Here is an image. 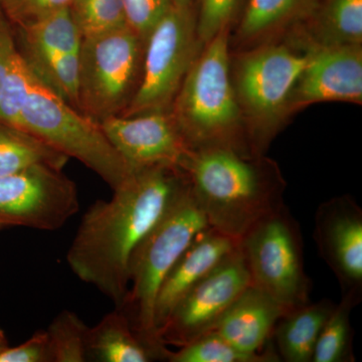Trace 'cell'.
Listing matches in <instances>:
<instances>
[{"mask_svg":"<svg viewBox=\"0 0 362 362\" xmlns=\"http://www.w3.org/2000/svg\"><path fill=\"white\" fill-rule=\"evenodd\" d=\"M187 175L171 166L133 171L109 201L88 209L66 262L83 282L93 285L120 307L129 289L135 250L187 189Z\"/></svg>","mask_w":362,"mask_h":362,"instance_id":"cell-1","label":"cell"},{"mask_svg":"<svg viewBox=\"0 0 362 362\" xmlns=\"http://www.w3.org/2000/svg\"><path fill=\"white\" fill-rule=\"evenodd\" d=\"M165 361L169 362H276L281 361L272 341L263 351L247 354L226 341L214 331H209L194 341L168 350Z\"/></svg>","mask_w":362,"mask_h":362,"instance_id":"cell-24","label":"cell"},{"mask_svg":"<svg viewBox=\"0 0 362 362\" xmlns=\"http://www.w3.org/2000/svg\"><path fill=\"white\" fill-rule=\"evenodd\" d=\"M18 52L11 30L0 16V88Z\"/></svg>","mask_w":362,"mask_h":362,"instance_id":"cell-32","label":"cell"},{"mask_svg":"<svg viewBox=\"0 0 362 362\" xmlns=\"http://www.w3.org/2000/svg\"><path fill=\"white\" fill-rule=\"evenodd\" d=\"M285 311L266 293L250 285L213 328L214 332L247 354L263 351Z\"/></svg>","mask_w":362,"mask_h":362,"instance_id":"cell-16","label":"cell"},{"mask_svg":"<svg viewBox=\"0 0 362 362\" xmlns=\"http://www.w3.org/2000/svg\"><path fill=\"white\" fill-rule=\"evenodd\" d=\"M139 84L122 116L169 112L204 45L197 30L195 6H173L144 44Z\"/></svg>","mask_w":362,"mask_h":362,"instance_id":"cell-8","label":"cell"},{"mask_svg":"<svg viewBox=\"0 0 362 362\" xmlns=\"http://www.w3.org/2000/svg\"><path fill=\"white\" fill-rule=\"evenodd\" d=\"M230 30L202 47L169 113L192 150L228 147L252 154L230 77Z\"/></svg>","mask_w":362,"mask_h":362,"instance_id":"cell-3","label":"cell"},{"mask_svg":"<svg viewBox=\"0 0 362 362\" xmlns=\"http://www.w3.org/2000/svg\"><path fill=\"white\" fill-rule=\"evenodd\" d=\"M73 0H7L4 7L21 23H30L59 9L70 7Z\"/></svg>","mask_w":362,"mask_h":362,"instance_id":"cell-31","label":"cell"},{"mask_svg":"<svg viewBox=\"0 0 362 362\" xmlns=\"http://www.w3.org/2000/svg\"><path fill=\"white\" fill-rule=\"evenodd\" d=\"M238 247L239 240L211 226L197 235L159 288L154 307L156 335L183 296Z\"/></svg>","mask_w":362,"mask_h":362,"instance_id":"cell-15","label":"cell"},{"mask_svg":"<svg viewBox=\"0 0 362 362\" xmlns=\"http://www.w3.org/2000/svg\"><path fill=\"white\" fill-rule=\"evenodd\" d=\"M322 102L362 104V45L313 47L293 88L289 113Z\"/></svg>","mask_w":362,"mask_h":362,"instance_id":"cell-14","label":"cell"},{"mask_svg":"<svg viewBox=\"0 0 362 362\" xmlns=\"http://www.w3.org/2000/svg\"><path fill=\"white\" fill-rule=\"evenodd\" d=\"M99 123L132 171L153 166L181 169L192 151L169 112L115 115Z\"/></svg>","mask_w":362,"mask_h":362,"instance_id":"cell-12","label":"cell"},{"mask_svg":"<svg viewBox=\"0 0 362 362\" xmlns=\"http://www.w3.org/2000/svg\"><path fill=\"white\" fill-rule=\"evenodd\" d=\"M6 347H8V342H7V339L6 335H4V331L0 329V351L6 349Z\"/></svg>","mask_w":362,"mask_h":362,"instance_id":"cell-34","label":"cell"},{"mask_svg":"<svg viewBox=\"0 0 362 362\" xmlns=\"http://www.w3.org/2000/svg\"><path fill=\"white\" fill-rule=\"evenodd\" d=\"M6 1L7 0H0V4H1L2 6H4V4H6Z\"/></svg>","mask_w":362,"mask_h":362,"instance_id":"cell-35","label":"cell"},{"mask_svg":"<svg viewBox=\"0 0 362 362\" xmlns=\"http://www.w3.org/2000/svg\"><path fill=\"white\" fill-rule=\"evenodd\" d=\"M299 42L276 40L230 58L233 89L254 156L263 154L290 115L293 88L311 52V45Z\"/></svg>","mask_w":362,"mask_h":362,"instance_id":"cell-4","label":"cell"},{"mask_svg":"<svg viewBox=\"0 0 362 362\" xmlns=\"http://www.w3.org/2000/svg\"><path fill=\"white\" fill-rule=\"evenodd\" d=\"M239 247L252 285L285 313L310 301L301 230L286 204L252 226L239 240Z\"/></svg>","mask_w":362,"mask_h":362,"instance_id":"cell-7","label":"cell"},{"mask_svg":"<svg viewBox=\"0 0 362 362\" xmlns=\"http://www.w3.org/2000/svg\"><path fill=\"white\" fill-rule=\"evenodd\" d=\"M45 164L0 176V226L57 230L80 209L75 183Z\"/></svg>","mask_w":362,"mask_h":362,"instance_id":"cell-10","label":"cell"},{"mask_svg":"<svg viewBox=\"0 0 362 362\" xmlns=\"http://www.w3.org/2000/svg\"><path fill=\"white\" fill-rule=\"evenodd\" d=\"M317 0H247L235 23V44L243 49L276 42L303 25Z\"/></svg>","mask_w":362,"mask_h":362,"instance_id":"cell-17","label":"cell"},{"mask_svg":"<svg viewBox=\"0 0 362 362\" xmlns=\"http://www.w3.org/2000/svg\"><path fill=\"white\" fill-rule=\"evenodd\" d=\"M250 285L249 270L238 247L178 302L157 330L159 342L180 347L213 330Z\"/></svg>","mask_w":362,"mask_h":362,"instance_id":"cell-11","label":"cell"},{"mask_svg":"<svg viewBox=\"0 0 362 362\" xmlns=\"http://www.w3.org/2000/svg\"><path fill=\"white\" fill-rule=\"evenodd\" d=\"M334 306L329 299L309 301L281 317L272 337L280 361L312 362L324 324Z\"/></svg>","mask_w":362,"mask_h":362,"instance_id":"cell-20","label":"cell"},{"mask_svg":"<svg viewBox=\"0 0 362 362\" xmlns=\"http://www.w3.org/2000/svg\"><path fill=\"white\" fill-rule=\"evenodd\" d=\"M247 0H197L195 16L199 40L206 45L239 21Z\"/></svg>","mask_w":362,"mask_h":362,"instance_id":"cell-28","label":"cell"},{"mask_svg":"<svg viewBox=\"0 0 362 362\" xmlns=\"http://www.w3.org/2000/svg\"><path fill=\"white\" fill-rule=\"evenodd\" d=\"M197 0H173V6L177 7H190L195 6Z\"/></svg>","mask_w":362,"mask_h":362,"instance_id":"cell-33","label":"cell"},{"mask_svg":"<svg viewBox=\"0 0 362 362\" xmlns=\"http://www.w3.org/2000/svg\"><path fill=\"white\" fill-rule=\"evenodd\" d=\"M128 26L83 37L78 109L97 122L125 110L139 84L142 47Z\"/></svg>","mask_w":362,"mask_h":362,"instance_id":"cell-9","label":"cell"},{"mask_svg":"<svg viewBox=\"0 0 362 362\" xmlns=\"http://www.w3.org/2000/svg\"><path fill=\"white\" fill-rule=\"evenodd\" d=\"M4 226H0V230H4Z\"/></svg>","mask_w":362,"mask_h":362,"instance_id":"cell-36","label":"cell"},{"mask_svg":"<svg viewBox=\"0 0 362 362\" xmlns=\"http://www.w3.org/2000/svg\"><path fill=\"white\" fill-rule=\"evenodd\" d=\"M68 158L35 136L0 123V176L13 175L37 164L62 169Z\"/></svg>","mask_w":362,"mask_h":362,"instance_id":"cell-22","label":"cell"},{"mask_svg":"<svg viewBox=\"0 0 362 362\" xmlns=\"http://www.w3.org/2000/svg\"><path fill=\"white\" fill-rule=\"evenodd\" d=\"M128 28L143 44L157 23L173 6V0H122Z\"/></svg>","mask_w":362,"mask_h":362,"instance_id":"cell-29","label":"cell"},{"mask_svg":"<svg viewBox=\"0 0 362 362\" xmlns=\"http://www.w3.org/2000/svg\"><path fill=\"white\" fill-rule=\"evenodd\" d=\"M70 11L83 37L128 26L122 0H73Z\"/></svg>","mask_w":362,"mask_h":362,"instance_id":"cell-26","label":"cell"},{"mask_svg":"<svg viewBox=\"0 0 362 362\" xmlns=\"http://www.w3.org/2000/svg\"><path fill=\"white\" fill-rule=\"evenodd\" d=\"M314 240L337 277L342 294L362 296V209L350 195L335 197L317 209Z\"/></svg>","mask_w":362,"mask_h":362,"instance_id":"cell-13","label":"cell"},{"mask_svg":"<svg viewBox=\"0 0 362 362\" xmlns=\"http://www.w3.org/2000/svg\"><path fill=\"white\" fill-rule=\"evenodd\" d=\"M181 170L209 226L237 240L285 204L277 164L262 156L228 147L194 149Z\"/></svg>","mask_w":362,"mask_h":362,"instance_id":"cell-2","label":"cell"},{"mask_svg":"<svg viewBox=\"0 0 362 362\" xmlns=\"http://www.w3.org/2000/svg\"><path fill=\"white\" fill-rule=\"evenodd\" d=\"M361 297L342 294L339 303L335 304L327 321L324 324L314 350L312 362H352L354 329L350 322L352 309L359 304Z\"/></svg>","mask_w":362,"mask_h":362,"instance_id":"cell-23","label":"cell"},{"mask_svg":"<svg viewBox=\"0 0 362 362\" xmlns=\"http://www.w3.org/2000/svg\"><path fill=\"white\" fill-rule=\"evenodd\" d=\"M35 77L28 59L18 52L0 88V123L16 126Z\"/></svg>","mask_w":362,"mask_h":362,"instance_id":"cell-27","label":"cell"},{"mask_svg":"<svg viewBox=\"0 0 362 362\" xmlns=\"http://www.w3.org/2000/svg\"><path fill=\"white\" fill-rule=\"evenodd\" d=\"M293 33L313 47L362 45V0H317L309 18Z\"/></svg>","mask_w":362,"mask_h":362,"instance_id":"cell-19","label":"cell"},{"mask_svg":"<svg viewBox=\"0 0 362 362\" xmlns=\"http://www.w3.org/2000/svg\"><path fill=\"white\" fill-rule=\"evenodd\" d=\"M168 346L147 341L131 325L121 309L105 315L88 335L87 361L151 362L165 361Z\"/></svg>","mask_w":362,"mask_h":362,"instance_id":"cell-18","label":"cell"},{"mask_svg":"<svg viewBox=\"0 0 362 362\" xmlns=\"http://www.w3.org/2000/svg\"><path fill=\"white\" fill-rule=\"evenodd\" d=\"M209 228L197 197L188 185L153 230L133 254L129 267V289L120 307L136 332L154 345L159 342L154 307L159 288L199 233Z\"/></svg>","mask_w":362,"mask_h":362,"instance_id":"cell-5","label":"cell"},{"mask_svg":"<svg viewBox=\"0 0 362 362\" xmlns=\"http://www.w3.org/2000/svg\"><path fill=\"white\" fill-rule=\"evenodd\" d=\"M90 327L70 310H64L47 328L52 362L87 361L88 335Z\"/></svg>","mask_w":362,"mask_h":362,"instance_id":"cell-25","label":"cell"},{"mask_svg":"<svg viewBox=\"0 0 362 362\" xmlns=\"http://www.w3.org/2000/svg\"><path fill=\"white\" fill-rule=\"evenodd\" d=\"M0 362H52L47 331H37L18 346L6 347L0 351Z\"/></svg>","mask_w":362,"mask_h":362,"instance_id":"cell-30","label":"cell"},{"mask_svg":"<svg viewBox=\"0 0 362 362\" xmlns=\"http://www.w3.org/2000/svg\"><path fill=\"white\" fill-rule=\"evenodd\" d=\"M23 28L32 57L30 61L25 59L35 73L66 54L81 52L83 37L70 7L23 23Z\"/></svg>","mask_w":362,"mask_h":362,"instance_id":"cell-21","label":"cell"},{"mask_svg":"<svg viewBox=\"0 0 362 362\" xmlns=\"http://www.w3.org/2000/svg\"><path fill=\"white\" fill-rule=\"evenodd\" d=\"M14 127L74 157L116 189L133 173L100 123L82 115L37 75Z\"/></svg>","mask_w":362,"mask_h":362,"instance_id":"cell-6","label":"cell"}]
</instances>
